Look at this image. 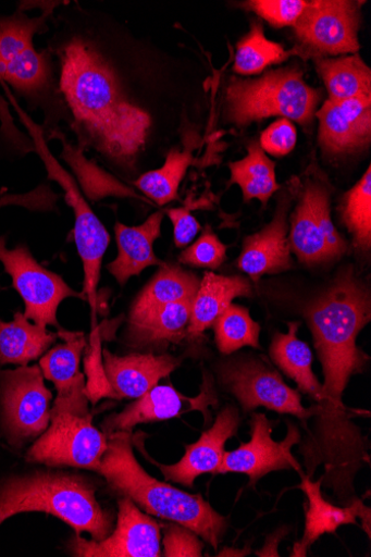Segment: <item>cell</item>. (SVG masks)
Listing matches in <instances>:
<instances>
[{
  "label": "cell",
  "instance_id": "1",
  "mask_svg": "<svg viewBox=\"0 0 371 557\" xmlns=\"http://www.w3.org/2000/svg\"><path fill=\"white\" fill-rule=\"evenodd\" d=\"M305 318L320 359L324 383L322 398L307 435L301 438L306 475L323 468V484L344 505L355 495V479L369 462L366 438L351 422L343 395L350 379L363 372L369 358L357 346L361 330L371 319L370 290L351 269L307 304Z\"/></svg>",
  "mask_w": 371,
  "mask_h": 557
},
{
  "label": "cell",
  "instance_id": "2",
  "mask_svg": "<svg viewBox=\"0 0 371 557\" xmlns=\"http://www.w3.org/2000/svg\"><path fill=\"white\" fill-rule=\"evenodd\" d=\"M108 440L109 447L97 473L114 492L131 498L148 516L181 524L219 548L228 529L225 517L201 495L186 493L149 475L135 458L132 433H112Z\"/></svg>",
  "mask_w": 371,
  "mask_h": 557
},
{
  "label": "cell",
  "instance_id": "3",
  "mask_svg": "<svg viewBox=\"0 0 371 557\" xmlns=\"http://www.w3.org/2000/svg\"><path fill=\"white\" fill-rule=\"evenodd\" d=\"M47 17L48 12L39 17H29L22 12L0 16V84H9L32 108L44 110L48 120L54 116L55 121V116L65 115V111L51 53L49 49L37 50L34 46V36L42 28ZM0 121L10 143L20 150H32L35 145L17 129L2 97Z\"/></svg>",
  "mask_w": 371,
  "mask_h": 557
},
{
  "label": "cell",
  "instance_id": "4",
  "mask_svg": "<svg viewBox=\"0 0 371 557\" xmlns=\"http://www.w3.org/2000/svg\"><path fill=\"white\" fill-rule=\"evenodd\" d=\"M42 512L55 517L76 534L101 541L113 532L114 521L96 498L95 485L63 472H36L8 480L0 486V525L16 515Z\"/></svg>",
  "mask_w": 371,
  "mask_h": 557
},
{
  "label": "cell",
  "instance_id": "5",
  "mask_svg": "<svg viewBox=\"0 0 371 557\" xmlns=\"http://www.w3.org/2000/svg\"><path fill=\"white\" fill-rule=\"evenodd\" d=\"M322 97V91L309 86L295 65L256 79L233 78L226 88V113L238 127L274 116L307 127L313 122Z\"/></svg>",
  "mask_w": 371,
  "mask_h": 557
},
{
  "label": "cell",
  "instance_id": "6",
  "mask_svg": "<svg viewBox=\"0 0 371 557\" xmlns=\"http://www.w3.org/2000/svg\"><path fill=\"white\" fill-rule=\"evenodd\" d=\"M297 206L290 216L288 240L298 261L317 267L341 260L348 251L346 239L332 219L329 182L321 176L308 177L299 185Z\"/></svg>",
  "mask_w": 371,
  "mask_h": 557
},
{
  "label": "cell",
  "instance_id": "7",
  "mask_svg": "<svg viewBox=\"0 0 371 557\" xmlns=\"http://www.w3.org/2000/svg\"><path fill=\"white\" fill-rule=\"evenodd\" d=\"M27 127L34 137L35 150L44 162L48 178L55 181L65 190L67 205L73 209L75 216L74 239L84 269V296L92 310L97 309V288L100 280L101 264L106 250L111 244V235L101 221L90 209L75 178L62 168L57 159L52 158L44 141L42 131L30 123Z\"/></svg>",
  "mask_w": 371,
  "mask_h": 557
},
{
  "label": "cell",
  "instance_id": "8",
  "mask_svg": "<svg viewBox=\"0 0 371 557\" xmlns=\"http://www.w3.org/2000/svg\"><path fill=\"white\" fill-rule=\"evenodd\" d=\"M361 2L311 0L294 27V55L304 60L357 54Z\"/></svg>",
  "mask_w": 371,
  "mask_h": 557
},
{
  "label": "cell",
  "instance_id": "9",
  "mask_svg": "<svg viewBox=\"0 0 371 557\" xmlns=\"http://www.w3.org/2000/svg\"><path fill=\"white\" fill-rule=\"evenodd\" d=\"M108 435L92 425L91 414L50 410V424L29 448L26 460L47 467L97 472L108 450Z\"/></svg>",
  "mask_w": 371,
  "mask_h": 557
},
{
  "label": "cell",
  "instance_id": "10",
  "mask_svg": "<svg viewBox=\"0 0 371 557\" xmlns=\"http://www.w3.org/2000/svg\"><path fill=\"white\" fill-rule=\"evenodd\" d=\"M221 380L246 413L264 408L280 414H290L299 419L304 426L316 414V405L305 409L299 392L289 387L279 372L258 359L238 357L225 362L221 368Z\"/></svg>",
  "mask_w": 371,
  "mask_h": 557
},
{
  "label": "cell",
  "instance_id": "11",
  "mask_svg": "<svg viewBox=\"0 0 371 557\" xmlns=\"http://www.w3.org/2000/svg\"><path fill=\"white\" fill-rule=\"evenodd\" d=\"M0 263L13 280V287L25 304V317L35 324L47 327H62L58 321L61 304L70 298H84L63 277L42 268L33 257L29 248L17 245L8 248L7 238L0 236Z\"/></svg>",
  "mask_w": 371,
  "mask_h": 557
},
{
  "label": "cell",
  "instance_id": "12",
  "mask_svg": "<svg viewBox=\"0 0 371 557\" xmlns=\"http://www.w3.org/2000/svg\"><path fill=\"white\" fill-rule=\"evenodd\" d=\"M39 367L0 371V409L13 445L38 438L50 424L51 392Z\"/></svg>",
  "mask_w": 371,
  "mask_h": 557
},
{
  "label": "cell",
  "instance_id": "13",
  "mask_svg": "<svg viewBox=\"0 0 371 557\" xmlns=\"http://www.w3.org/2000/svg\"><path fill=\"white\" fill-rule=\"evenodd\" d=\"M273 424L264 414L255 413L250 420V440L232 451H225L219 474L240 473L250 480L253 486L260 479L272 472L295 470L299 474L302 468L295 459L293 447L301 442V433L293 423L282 442L272 437Z\"/></svg>",
  "mask_w": 371,
  "mask_h": 557
},
{
  "label": "cell",
  "instance_id": "14",
  "mask_svg": "<svg viewBox=\"0 0 371 557\" xmlns=\"http://www.w3.org/2000/svg\"><path fill=\"white\" fill-rule=\"evenodd\" d=\"M161 528L128 497L119 500L118 524L101 541L76 535L70 548L79 557H159L162 556Z\"/></svg>",
  "mask_w": 371,
  "mask_h": 557
},
{
  "label": "cell",
  "instance_id": "15",
  "mask_svg": "<svg viewBox=\"0 0 371 557\" xmlns=\"http://www.w3.org/2000/svg\"><path fill=\"white\" fill-rule=\"evenodd\" d=\"M316 117L320 121L318 138L327 157L355 154L370 145L371 96L329 99Z\"/></svg>",
  "mask_w": 371,
  "mask_h": 557
},
{
  "label": "cell",
  "instance_id": "16",
  "mask_svg": "<svg viewBox=\"0 0 371 557\" xmlns=\"http://www.w3.org/2000/svg\"><path fill=\"white\" fill-rule=\"evenodd\" d=\"M239 425V411L235 407H227L218 416L213 426L205 431L196 443L186 446L180 462L172 466L153 463L166 481L191 488L196 479L202 474L218 475L226 442L236 436Z\"/></svg>",
  "mask_w": 371,
  "mask_h": 557
},
{
  "label": "cell",
  "instance_id": "17",
  "mask_svg": "<svg viewBox=\"0 0 371 557\" xmlns=\"http://www.w3.org/2000/svg\"><path fill=\"white\" fill-rule=\"evenodd\" d=\"M293 197L289 188L282 194L273 221L244 240L238 268L253 281L263 275L279 274L293 269L288 240V213Z\"/></svg>",
  "mask_w": 371,
  "mask_h": 557
},
{
  "label": "cell",
  "instance_id": "18",
  "mask_svg": "<svg viewBox=\"0 0 371 557\" xmlns=\"http://www.w3.org/2000/svg\"><path fill=\"white\" fill-rule=\"evenodd\" d=\"M209 403L207 391L197 398H190L171 385H156L128 405L123 412L106 420L102 428L108 435L116 432L132 433L139 424L169 421L190 412L185 409L186 405L195 410L206 411Z\"/></svg>",
  "mask_w": 371,
  "mask_h": 557
},
{
  "label": "cell",
  "instance_id": "19",
  "mask_svg": "<svg viewBox=\"0 0 371 557\" xmlns=\"http://www.w3.org/2000/svg\"><path fill=\"white\" fill-rule=\"evenodd\" d=\"M106 375L118 398H138L170 376L181 364L180 359L162 354H129L115 356L111 350H102Z\"/></svg>",
  "mask_w": 371,
  "mask_h": 557
},
{
  "label": "cell",
  "instance_id": "20",
  "mask_svg": "<svg viewBox=\"0 0 371 557\" xmlns=\"http://www.w3.org/2000/svg\"><path fill=\"white\" fill-rule=\"evenodd\" d=\"M163 221L164 212L158 211L138 226L115 224L119 256L108 270L120 285L124 286L147 268L166 264L156 257L153 250L154 242L162 235Z\"/></svg>",
  "mask_w": 371,
  "mask_h": 557
},
{
  "label": "cell",
  "instance_id": "21",
  "mask_svg": "<svg viewBox=\"0 0 371 557\" xmlns=\"http://www.w3.org/2000/svg\"><path fill=\"white\" fill-rule=\"evenodd\" d=\"M300 478V488L307 496L308 508L302 539L294 545L290 556H307L310 546L323 535L334 534L344 525H358L357 513L361 502L354 497L347 505L336 506L323 495L322 476L314 482L302 472Z\"/></svg>",
  "mask_w": 371,
  "mask_h": 557
},
{
  "label": "cell",
  "instance_id": "22",
  "mask_svg": "<svg viewBox=\"0 0 371 557\" xmlns=\"http://www.w3.org/2000/svg\"><path fill=\"white\" fill-rule=\"evenodd\" d=\"M251 295V283L245 277L223 276L213 272L206 273L193 301L186 338L196 341L201 337L206 330L213 326L235 298L250 297Z\"/></svg>",
  "mask_w": 371,
  "mask_h": 557
},
{
  "label": "cell",
  "instance_id": "23",
  "mask_svg": "<svg viewBox=\"0 0 371 557\" xmlns=\"http://www.w3.org/2000/svg\"><path fill=\"white\" fill-rule=\"evenodd\" d=\"M194 300L178 301L129 320L127 338L134 347H165L187 337Z\"/></svg>",
  "mask_w": 371,
  "mask_h": 557
},
{
  "label": "cell",
  "instance_id": "24",
  "mask_svg": "<svg viewBox=\"0 0 371 557\" xmlns=\"http://www.w3.org/2000/svg\"><path fill=\"white\" fill-rule=\"evenodd\" d=\"M299 327V322L289 323L287 333L275 334L270 354L277 368L296 382L299 391L318 403L322 398L323 386L313 373L310 347L297 336Z\"/></svg>",
  "mask_w": 371,
  "mask_h": 557
},
{
  "label": "cell",
  "instance_id": "25",
  "mask_svg": "<svg viewBox=\"0 0 371 557\" xmlns=\"http://www.w3.org/2000/svg\"><path fill=\"white\" fill-rule=\"evenodd\" d=\"M59 334L32 324L17 312L12 322L0 320V366L27 367L39 359L57 342Z\"/></svg>",
  "mask_w": 371,
  "mask_h": 557
},
{
  "label": "cell",
  "instance_id": "26",
  "mask_svg": "<svg viewBox=\"0 0 371 557\" xmlns=\"http://www.w3.org/2000/svg\"><path fill=\"white\" fill-rule=\"evenodd\" d=\"M58 334L65 343L45 354L39 368L44 377L55 385L58 396L63 397L86 389L85 375L79 371L86 339L82 332L61 329Z\"/></svg>",
  "mask_w": 371,
  "mask_h": 557
},
{
  "label": "cell",
  "instance_id": "27",
  "mask_svg": "<svg viewBox=\"0 0 371 557\" xmlns=\"http://www.w3.org/2000/svg\"><path fill=\"white\" fill-rule=\"evenodd\" d=\"M199 284L194 273L178 265L161 267L133 302L129 320L169 304L194 300Z\"/></svg>",
  "mask_w": 371,
  "mask_h": 557
},
{
  "label": "cell",
  "instance_id": "28",
  "mask_svg": "<svg viewBox=\"0 0 371 557\" xmlns=\"http://www.w3.org/2000/svg\"><path fill=\"white\" fill-rule=\"evenodd\" d=\"M198 143L195 133L186 134L184 149H171L164 165L139 176L135 186L159 207L177 199L181 183L194 163L193 151Z\"/></svg>",
  "mask_w": 371,
  "mask_h": 557
},
{
  "label": "cell",
  "instance_id": "29",
  "mask_svg": "<svg viewBox=\"0 0 371 557\" xmlns=\"http://www.w3.org/2000/svg\"><path fill=\"white\" fill-rule=\"evenodd\" d=\"M247 151L245 159L230 164L231 184L240 187L245 201L258 199L264 208L281 188L276 164L264 153L258 141H251Z\"/></svg>",
  "mask_w": 371,
  "mask_h": 557
},
{
  "label": "cell",
  "instance_id": "30",
  "mask_svg": "<svg viewBox=\"0 0 371 557\" xmlns=\"http://www.w3.org/2000/svg\"><path fill=\"white\" fill-rule=\"evenodd\" d=\"M330 100L371 96V71L358 54L313 60Z\"/></svg>",
  "mask_w": 371,
  "mask_h": 557
},
{
  "label": "cell",
  "instance_id": "31",
  "mask_svg": "<svg viewBox=\"0 0 371 557\" xmlns=\"http://www.w3.org/2000/svg\"><path fill=\"white\" fill-rule=\"evenodd\" d=\"M54 136L63 143L62 158L71 166L83 194L88 199L96 201L106 197L140 198L133 188L103 171L94 161L86 159L83 150L71 145L62 134L54 131Z\"/></svg>",
  "mask_w": 371,
  "mask_h": 557
},
{
  "label": "cell",
  "instance_id": "32",
  "mask_svg": "<svg viewBox=\"0 0 371 557\" xmlns=\"http://www.w3.org/2000/svg\"><path fill=\"white\" fill-rule=\"evenodd\" d=\"M292 52L264 36L261 23L253 22L250 32L237 44L234 71L237 74L257 75L273 65L286 62Z\"/></svg>",
  "mask_w": 371,
  "mask_h": 557
},
{
  "label": "cell",
  "instance_id": "33",
  "mask_svg": "<svg viewBox=\"0 0 371 557\" xmlns=\"http://www.w3.org/2000/svg\"><path fill=\"white\" fill-rule=\"evenodd\" d=\"M342 220L353 237L354 246L361 252L371 247V168L348 190L342 201Z\"/></svg>",
  "mask_w": 371,
  "mask_h": 557
},
{
  "label": "cell",
  "instance_id": "34",
  "mask_svg": "<svg viewBox=\"0 0 371 557\" xmlns=\"http://www.w3.org/2000/svg\"><path fill=\"white\" fill-rule=\"evenodd\" d=\"M213 326L218 347L225 356H230L245 346L260 347L259 324L251 319L246 308L237 306V304L232 302Z\"/></svg>",
  "mask_w": 371,
  "mask_h": 557
},
{
  "label": "cell",
  "instance_id": "35",
  "mask_svg": "<svg viewBox=\"0 0 371 557\" xmlns=\"http://www.w3.org/2000/svg\"><path fill=\"white\" fill-rule=\"evenodd\" d=\"M227 248L210 226H207L201 236L182 252L178 261L193 268L218 270L226 261Z\"/></svg>",
  "mask_w": 371,
  "mask_h": 557
},
{
  "label": "cell",
  "instance_id": "36",
  "mask_svg": "<svg viewBox=\"0 0 371 557\" xmlns=\"http://www.w3.org/2000/svg\"><path fill=\"white\" fill-rule=\"evenodd\" d=\"M85 372L87 375L86 392L92 404L103 397L118 398L104 372L98 327L92 332L90 337V345L85 358Z\"/></svg>",
  "mask_w": 371,
  "mask_h": 557
},
{
  "label": "cell",
  "instance_id": "37",
  "mask_svg": "<svg viewBox=\"0 0 371 557\" xmlns=\"http://www.w3.org/2000/svg\"><path fill=\"white\" fill-rule=\"evenodd\" d=\"M307 5L306 0H250L245 8L274 27L294 26Z\"/></svg>",
  "mask_w": 371,
  "mask_h": 557
},
{
  "label": "cell",
  "instance_id": "38",
  "mask_svg": "<svg viewBox=\"0 0 371 557\" xmlns=\"http://www.w3.org/2000/svg\"><path fill=\"white\" fill-rule=\"evenodd\" d=\"M164 528V556L166 557H200L203 544L191 530L172 522Z\"/></svg>",
  "mask_w": 371,
  "mask_h": 557
},
{
  "label": "cell",
  "instance_id": "39",
  "mask_svg": "<svg viewBox=\"0 0 371 557\" xmlns=\"http://www.w3.org/2000/svg\"><path fill=\"white\" fill-rule=\"evenodd\" d=\"M297 143V131L292 121L281 119L264 131L259 140L260 147L274 157L290 153Z\"/></svg>",
  "mask_w": 371,
  "mask_h": 557
},
{
  "label": "cell",
  "instance_id": "40",
  "mask_svg": "<svg viewBox=\"0 0 371 557\" xmlns=\"http://www.w3.org/2000/svg\"><path fill=\"white\" fill-rule=\"evenodd\" d=\"M168 215L174 225V240L177 247L188 246L201 230L199 222L186 208L172 209Z\"/></svg>",
  "mask_w": 371,
  "mask_h": 557
},
{
  "label": "cell",
  "instance_id": "41",
  "mask_svg": "<svg viewBox=\"0 0 371 557\" xmlns=\"http://www.w3.org/2000/svg\"><path fill=\"white\" fill-rule=\"evenodd\" d=\"M289 530L287 528H282L275 531L267 539V543H264L263 547L258 550L256 554L260 557H279V545L282 540L288 534Z\"/></svg>",
  "mask_w": 371,
  "mask_h": 557
},
{
  "label": "cell",
  "instance_id": "42",
  "mask_svg": "<svg viewBox=\"0 0 371 557\" xmlns=\"http://www.w3.org/2000/svg\"><path fill=\"white\" fill-rule=\"evenodd\" d=\"M250 552L247 548L245 549H232V548H225L220 553L219 556H246Z\"/></svg>",
  "mask_w": 371,
  "mask_h": 557
},
{
  "label": "cell",
  "instance_id": "43",
  "mask_svg": "<svg viewBox=\"0 0 371 557\" xmlns=\"http://www.w3.org/2000/svg\"><path fill=\"white\" fill-rule=\"evenodd\" d=\"M0 289H2V286H0Z\"/></svg>",
  "mask_w": 371,
  "mask_h": 557
}]
</instances>
